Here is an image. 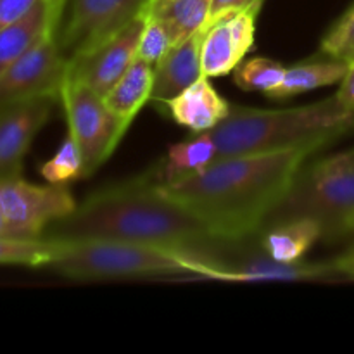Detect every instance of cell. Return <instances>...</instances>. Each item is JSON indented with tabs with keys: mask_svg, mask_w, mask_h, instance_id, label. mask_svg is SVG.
<instances>
[{
	"mask_svg": "<svg viewBox=\"0 0 354 354\" xmlns=\"http://www.w3.org/2000/svg\"><path fill=\"white\" fill-rule=\"evenodd\" d=\"M313 154V149H292L230 156L196 175L159 183V189L203 221L216 241H244L263 230L266 218Z\"/></svg>",
	"mask_w": 354,
	"mask_h": 354,
	"instance_id": "cell-1",
	"label": "cell"
},
{
	"mask_svg": "<svg viewBox=\"0 0 354 354\" xmlns=\"http://www.w3.org/2000/svg\"><path fill=\"white\" fill-rule=\"evenodd\" d=\"M213 266L209 279L225 282H324L337 280L341 277L334 272L328 263H280L270 258L261 249L259 254L248 256L241 261H223L213 252Z\"/></svg>",
	"mask_w": 354,
	"mask_h": 354,
	"instance_id": "cell-13",
	"label": "cell"
},
{
	"mask_svg": "<svg viewBox=\"0 0 354 354\" xmlns=\"http://www.w3.org/2000/svg\"><path fill=\"white\" fill-rule=\"evenodd\" d=\"M38 0H0V30L26 16Z\"/></svg>",
	"mask_w": 354,
	"mask_h": 354,
	"instance_id": "cell-27",
	"label": "cell"
},
{
	"mask_svg": "<svg viewBox=\"0 0 354 354\" xmlns=\"http://www.w3.org/2000/svg\"><path fill=\"white\" fill-rule=\"evenodd\" d=\"M40 175L44 176L45 182L55 185H68L85 176L82 152L71 135L68 133V137L59 145L57 152L40 166Z\"/></svg>",
	"mask_w": 354,
	"mask_h": 354,
	"instance_id": "cell-24",
	"label": "cell"
},
{
	"mask_svg": "<svg viewBox=\"0 0 354 354\" xmlns=\"http://www.w3.org/2000/svg\"><path fill=\"white\" fill-rule=\"evenodd\" d=\"M78 203L68 185H37L21 175L0 180V207L14 239H40L55 221L69 216Z\"/></svg>",
	"mask_w": 354,
	"mask_h": 354,
	"instance_id": "cell-8",
	"label": "cell"
},
{
	"mask_svg": "<svg viewBox=\"0 0 354 354\" xmlns=\"http://www.w3.org/2000/svg\"><path fill=\"white\" fill-rule=\"evenodd\" d=\"M154 88V66L135 59L128 71L104 95L106 106L130 127L142 107L151 100Z\"/></svg>",
	"mask_w": 354,
	"mask_h": 354,
	"instance_id": "cell-17",
	"label": "cell"
},
{
	"mask_svg": "<svg viewBox=\"0 0 354 354\" xmlns=\"http://www.w3.org/2000/svg\"><path fill=\"white\" fill-rule=\"evenodd\" d=\"M147 0H64L57 35L68 62L88 54L137 19Z\"/></svg>",
	"mask_w": 354,
	"mask_h": 354,
	"instance_id": "cell-7",
	"label": "cell"
},
{
	"mask_svg": "<svg viewBox=\"0 0 354 354\" xmlns=\"http://www.w3.org/2000/svg\"><path fill=\"white\" fill-rule=\"evenodd\" d=\"M348 154L351 156V159H353V161H354V149H349V151H348Z\"/></svg>",
	"mask_w": 354,
	"mask_h": 354,
	"instance_id": "cell-33",
	"label": "cell"
},
{
	"mask_svg": "<svg viewBox=\"0 0 354 354\" xmlns=\"http://www.w3.org/2000/svg\"><path fill=\"white\" fill-rule=\"evenodd\" d=\"M52 97L0 104V180L21 175L35 137L48 121Z\"/></svg>",
	"mask_w": 354,
	"mask_h": 354,
	"instance_id": "cell-12",
	"label": "cell"
},
{
	"mask_svg": "<svg viewBox=\"0 0 354 354\" xmlns=\"http://www.w3.org/2000/svg\"><path fill=\"white\" fill-rule=\"evenodd\" d=\"M286 71V66L275 59H244L234 69V83L244 92H261L268 95L282 83Z\"/></svg>",
	"mask_w": 354,
	"mask_h": 354,
	"instance_id": "cell-23",
	"label": "cell"
},
{
	"mask_svg": "<svg viewBox=\"0 0 354 354\" xmlns=\"http://www.w3.org/2000/svg\"><path fill=\"white\" fill-rule=\"evenodd\" d=\"M261 249L280 263L303 261L306 252L324 239L322 227L313 220H290L266 228Z\"/></svg>",
	"mask_w": 354,
	"mask_h": 354,
	"instance_id": "cell-18",
	"label": "cell"
},
{
	"mask_svg": "<svg viewBox=\"0 0 354 354\" xmlns=\"http://www.w3.org/2000/svg\"><path fill=\"white\" fill-rule=\"evenodd\" d=\"M259 12L261 9H244L209 17L204 26L201 47L204 76H227L244 61L254 47L256 19Z\"/></svg>",
	"mask_w": 354,
	"mask_h": 354,
	"instance_id": "cell-10",
	"label": "cell"
},
{
	"mask_svg": "<svg viewBox=\"0 0 354 354\" xmlns=\"http://www.w3.org/2000/svg\"><path fill=\"white\" fill-rule=\"evenodd\" d=\"M62 7L64 0H38L26 16L0 30V75L57 26Z\"/></svg>",
	"mask_w": 354,
	"mask_h": 354,
	"instance_id": "cell-16",
	"label": "cell"
},
{
	"mask_svg": "<svg viewBox=\"0 0 354 354\" xmlns=\"http://www.w3.org/2000/svg\"><path fill=\"white\" fill-rule=\"evenodd\" d=\"M57 26L0 75V104L52 97L59 99L68 76V59L59 47Z\"/></svg>",
	"mask_w": 354,
	"mask_h": 354,
	"instance_id": "cell-9",
	"label": "cell"
},
{
	"mask_svg": "<svg viewBox=\"0 0 354 354\" xmlns=\"http://www.w3.org/2000/svg\"><path fill=\"white\" fill-rule=\"evenodd\" d=\"M335 95L341 99V102L344 106H348L349 109L354 111V61L349 64L348 73H346L344 80L339 83V90Z\"/></svg>",
	"mask_w": 354,
	"mask_h": 354,
	"instance_id": "cell-29",
	"label": "cell"
},
{
	"mask_svg": "<svg viewBox=\"0 0 354 354\" xmlns=\"http://www.w3.org/2000/svg\"><path fill=\"white\" fill-rule=\"evenodd\" d=\"M348 235H354V218L351 220V223H349V228H348Z\"/></svg>",
	"mask_w": 354,
	"mask_h": 354,
	"instance_id": "cell-32",
	"label": "cell"
},
{
	"mask_svg": "<svg viewBox=\"0 0 354 354\" xmlns=\"http://www.w3.org/2000/svg\"><path fill=\"white\" fill-rule=\"evenodd\" d=\"M61 249V241L50 237H0V266L47 268Z\"/></svg>",
	"mask_w": 354,
	"mask_h": 354,
	"instance_id": "cell-22",
	"label": "cell"
},
{
	"mask_svg": "<svg viewBox=\"0 0 354 354\" xmlns=\"http://www.w3.org/2000/svg\"><path fill=\"white\" fill-rule=\"evenodd\" d=\"M144 24L145 19L140 14L137 19L97 45L88 54L69 62L68 75L104 97L137 59V47Z\"/></svg>",
	"mask_w": 354,
	"mask_h": 354,
	"instance_id": "cell-11",
	"label": "cell"
},
{
	"mask_svg": "<svg viewBox=\"0 0 354 354\" xmlns=\"http://www.w3.org/2000/svg\"><path fill=\"white\" fill-rule=\"evenodd\" d=\"M50 228L47 237L59 241L102 239L175 249H214L221 244L203 221L161 192L156 176L97 190Z\"/></svg>",
	"mask_w": 354,
	"mask_h": 354,
	"instance_id": "cell-2",
	"label": "cell"
},
{
	"mask_svg": "<svg viewBox=\"0 0 354 354\" xmlns=\"http://www.w3.org/2000/svg\"><path fill=\"white\" fill-rule=\"evenodd\" d=\"M320 54L337 61H354V2L325 31L320 40Z\"/></svg>",
	"mask_w": 354,
	"mask_h": 354,
	"instance_id": "cell-25",
	"label": "cell"
},
{
	"mask_svg": "<svg viewBox=\"0 0 354 354\" xmlns=\"http://www.w3.org/2000/svg\"><path fill=\"white\" fill-rule=\"evenodd\" d=\"M351 62L327 57V61L301 62L287 68L282 83L268 93L270 99H290L311 90L335 85L344 80Z\"/></svg>",
	"mask_w": 354,
	"mask_h": 354,
	"instance_id": "cell-20",
	"label": "cell"
},
{
	"mask_svg": "<svg viewBox=\"0 0 354 354\" xmlns=\"http://www.w3.org/2000/svg\"><path fill=\"white\" fill-rule=\"evenodd\" d=\"M263 3H265V0H213L211 2V17L232 12V10L263 9Z\"/></svg>",
	"mask_w": 354,
	"mask_h": 354,
	"instance_id": "cell-28",
	"label": "cell"
},
{
	"mask_svg": "<svg viewBox=\"0 0 354 354\" xmlns=\"http://www.w3.org/2000/svg\"><path fill=\"white\" fill-rule=\"evenodd\" d=\"M354 218V161L348 151L301 168L265 227L290 220H313L324 239L348 235Z\"/></svg>",
	"mask_w": 354,
	"mask_h": 354,
	"instance_id": "cell-5",
	"label": "cell"
},
{
	"mask_svg": "<svg viewBox=\"0 0 354 354\" xmlns=\"http://www.w3.org/2000/svg\"><path fill=\"white\" fill-rule=\"evenodd\" d=\"M330 265L341 279L354 280V248L346 251L344 254L337 256L335 259H332Z\"/></svg>",
	"mask_w": 354,
	"mask_h": 354,
	"instance_id": "cell-30",
	"label": "cell"
},
{
	"mask_svg": "<svg viewBox=\"0 0 354 354\" xmlns=\"http://www.w3.org/2000/svg\"><path fill=\"white\" fill-rule=\"evenodd\" d=\"M59 99L68 120V133L82 152L85 176H90L113 156L130 127L106 106L104 97L69 75Z\"/></svg>",
	"mask_w": 354,
	"mask_h": 354,
	"instance_id": "cell-6",
	"label": "cell"
},
{
	"mask_svg": "<svg viewBox=\"0 0 354 354\" xmlns=\"http://www.w3.org/2000/svg\"><path fill=\"white\" fill-rule=\"evenodd\" d=\"M204 26L173 45L171 50L154 66V88L151 100L162 104L204 76L201 64Z\"/></svg>",
	"mask_w": 354,
	"mask_h": 354,
	"instance_id": "cell-15",
	"label": "cell"
},
{
	"mask_svg": "<svg viewBox=\"0 0 354 354\" xmlns=\"http://www.w3.org/2000/svg\"><path fill=\"white\" fill-rule=\"evenodd\" d=\"M214 161H218V147L209 131L194 133L169 147L156 180L159 183L175 182L203 171Z\"/></svg>",
	"mask_w": 354,
	"mask_h": 354,
	"instance_id": "cell-19",
	"label": "cell"
},
{
	"mask_svg": "<svg viewBox=\"0 0 354 354\" xmlns=\"http://www.w3.org/2000/svg\"><path fill=\"white\" fill-rule=\"evenodd\" d=\"M0 237H12V234H10L9 223H7L6 214H3L2 207H0Z\"/></svg>",
	"mask_w": 354,
	"mask_h": 354,
	"instance_id": "cell-31",
	"label": "cell"
},
{
	"mask_svg": "<svg viewBox=\"0 0 354 354\" xmlns=\"http://www.w3.org/2000/svg\"><path fill=\"white\" fill-rule=\"evenodd\" d=\"M211 2L213 0H147L142 16L165 23L180 41L209 21Z\"/></svg>",
	"mask_w": 354,
	"mask_h": 354,
	"instance_id": "cell-21",
	"label": "cell"
},
{
	"mask_svg": "<svg viewBox=\"0 0 354 354\" xmlns=\"http://www.w3.org/2000/svg\"><path fill=\"white\" fill-rule=\"evenodd\" d=\"M59 241V239H57ZM213 258L206 249H175L123 241H61L47 268L76 282L154 279L189 273L209 279Z\"/></svg>",
	"mask_w": 354,
	"mask_h": 354,
	"instance_id": "cell-4",
	"label": "cell"
},
{
	"mask_svg": "<svg viewBox=\"0 0 354 354\" xmlns=\"http://www.w3.org/2000/svg\"><path fill=\"white\" fill-rule=\"evenodd\" d=\"M166 113L180 127L192 133H204L216 128L230 114L232 104L220 95L211 78L201 76L183 92L162 102Z\"/></svg>",
	"mask_w": 354,
	"mask_h": 354,
	"instance_id": "cell-14",
	"label": "cell"
},
{
	"mask_svg": "<svg viewBox=\"0 0 354 354\" xmlns=\"http://www.w3.org/2000/svg\"><path fill=\"white\" fill-rule=\"evenodd\" d=\"M145 24L142 30L140 40L137 47V59L156 66L175 44H178V38L173 35V31L165 23L152 17H144Z\"/></svg>",
	"mask_w": 354,
	"mask_h": 354,
	"instance_id": "cell-26",
	"label": "cell"
},
{
	"mask_svg": "<svg viewBox=\"0 0 354 354\" xmlns=\"http://www.w3.org/2000/svg\"><path fill=\"white\" fill-rule=\"evenodd\" d=\"M354 130V111L337 95L315 104L287 109H256L232 106L230 114L209 131L218 147V159L230 156L313 149Z\"/></svg>",
	"mask_w": 354,
	"mask_h": 354,
	"instance_id": "cell-3",
	"label": "cell"
}]
</instances>
